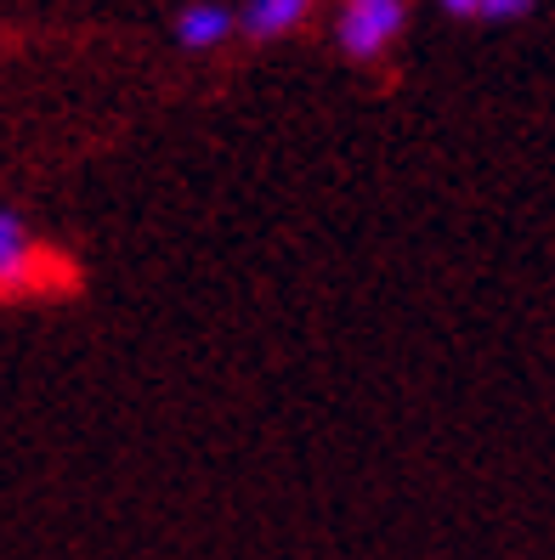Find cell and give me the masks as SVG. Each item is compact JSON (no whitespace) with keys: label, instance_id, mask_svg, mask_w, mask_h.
Masks as SVG:
<instances>
[{"label":"cell","instance_id":"cell-6","mask_svg":"<svg viewBox=\"0 0 555 560\" xmlns=\"http://www.w3.org/2000/svg\"><path fill=\"white\" fill-rule=\"evenodd\" d=\"M448 18H482V0H437Z\"/></svg>","mask_w":555,"mask_h":560},{"label":"cell","instance_id":"cell-4","mask_svg":"<svg viewBox=\"0 0 555 560\" xmlns=\"http://www.w3.org/2000/svg\"><path fill=\"white\" fill-rule=\"evenodd\" d=\"M317 0H244L239 7V28L250 40H284L312 18Z\"/></svg>","mask_w":555,"mask_h":560},{"label":"cell","instance_id":"cell-2","mask_svg":"<svg viewBox=\"0 0 555 560\" xmlns=\"http://www.w3.org/2000/svg\"><path fill=\"white\" fill-rule=\"evenodd\" d=\"M239 12L221 7V0H187L176 12V46L182 51H216L221 40H233Z\"/></svg>","mask_w":555,"mask_h":560},{"label":"cell","instance_id":"cell-1","mask_svg":"<svg viewBox=\"0 0 555 560\" xmlns=\"http://www.w3.org/2000/svg\"><path fill=\"white\" fill-rule=\"evenodd\" d=\"M403 23H408V0H346L335 18V46L351 62H374L403 35Z\"/></svg>","mask_w":555,"mask_h":560},{"label":"cell","instance_id":"cell-5","mask_svg":"<svg viewBox=\"0 0 555 560\" xmlns=\"http://www.w3.org/2000/svg\"><path fill=\"white\" fill-rule=\"evenodd\" d=\"M539 0H482V23H521L533 18Z\"/></svg>","mask_w":555,"mask_h":560},{"label":"cell","instance_id":"cell-3","mask_svg":"<svg viewBox=\"0 0 555 560\" xmlns=\"http://www.w3.org/2000/svg\"><path fill=\"white\" fill-rule=\"evenodd\" d=\"M35 233L18 210H0V289L7 294H28V272H35Z\"/></svg>","mask_w":555,"mask_h":560}]
</instances>
